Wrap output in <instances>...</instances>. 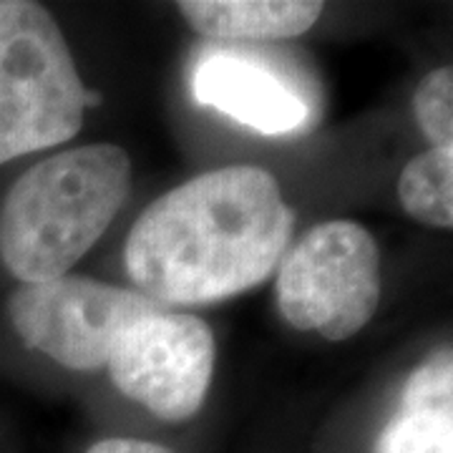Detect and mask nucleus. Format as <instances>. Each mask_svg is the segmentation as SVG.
<instances>
[{
	"instance_id": "nucleus-7",
	"label": "nucleus",
	"mask_w": 453,
	"mask_h": 453,
	"mask_svg": "<svg viewBox=\"0 0 453 453\" xmlns=\"http://www.w3.org/2000/svg\"><path fill=\"white\" fill-rule=\"evenodd\" d=\"M192 83L199 104L257 134H292L310 116L303 94L252 50H210L196 65Z\"/></svg>"
},
{
	"instance_id": "nucleus-2",
	"label": "nucleus",
	"mask_w": 453,
	"mask_h": 453,
	"mask_svg": "<svg viewBox=\"0 0 453 453\" xmlns=\"http://www.w3.org/2000/svg\"><path fill=\"white\" fill-rule=\"evenodd\" d=\"M131 189L121 146L58 151L18 179L0 207V259L20 285L68 270L104 237Z\"/></svg>"
},
{
	"instance_id": "nucleus-1",
	"label": "nucleus",
	"mask_w": 453,
	"mask_h": 453,
	"mask_svg": "<svg viewBox=\"0 0 453 453\" xmlns=\"http://www.w3.org/2000/svg\"><path fill=\"white\" fill-rule=\"evenodd\" d=\"M295 211L262 166H222L154 199L131 226L124 265L162 308L207 305L262 285L285 257Z\"/></svg>"
},
{
	"instance_id": "nucleus-11",
	"label": "nucleus",
	"mask_w": 453,
	"mask_h": 453,
	"mask_svg": "<svg viewBox=\"0 0 453 453\" xmlns=\"http://www.w3.org/2000/svg\"><path fill=\"white\" fill-rule=\"evenodd\" d=\"M413 113L431 149L453 146V71L449 65L423 76L413 94Z\"/></svg>"
},
{
	"instance_id": "nucleus-6",
	"label": "nucleus",
	"mask_w": 453,
	"mask_h": 453,
	"mask_svg": "<svg viewBox=\"0 0 453 453\" xmlns=\"http://www.w3.org/2000/svg\"><path fill=\"white\" fill-rule=\"evenodd\" d=\"M217 363V340L202 318L154 308L119 335L109 375L121 395L157 418L181 423L202 411Z\"/></svg>"
},
{
	"instance_id": "nucleus-8",
	"label": "nucleus",
	"mask_w": 453,
	"mask_h": 453,
	"mask_svg": "<svg viewBox=\"0 0 453 453\" xmlns=\"http://www.w3.org/2000/svg\"><path fill=\"white\" fill-rule=\"evenodd\" d=\"M372 453H453V356L438 350L408 375Z\"/></svg>"
},
{
	"instance_id": "nucleus-4",
	"label": "nucleus",
	"mask_w": 453,
	"mask_h": 453,
	"mask_svg": "<svg viewBox=\"0 0 453 453\" xmlns=\"http://www.w3.org/2000/svg\"><path fill=\"white\" fill-rule=\"evenodd\" d=\"M277 305L295 330L353 338L378 310L380 250L365 226L333 219L308 229L277 265Z\"/></svg>"
},
{
	"instance_id": "nucleus-5",
	"label": "nucleus",
	"mask_w": 453,
	"mask_h": 453,
	"mask_svg": "<svg viewBox=\"0 0 453 453\" xmlns=\"http://www.w3.org/2000/svg\"><path fill=\"white\" fill-rule=\"evenodd\" d=\"M154 308L142 292L116 288L94 277L64 275L18 285L8 318L18 338L68 371L106 368L119 335Z\"/></svg>"
},
{
	"instance_id": "nucleus-9",
	"label": "nucleus",
	"mask_w": 453,
	"mask_h": 453,
	"mask_svg": "<svg viewBox=\"0 0 453 453\" xmlns=\"http://www.w3.org/2000/svg\"><path fill=\"white\" fill-rule=\"evenodd\" d=\"M181 18L217 41H282L310 31L323 16L318 0H181Z\"/></svg>"
},
{
	"instance_id": "nucleus-10",
	"label": "nucleus",
	"mask_w": 453,
	"mask_h": 453,
	"mask_svg": "<svg viewBox=\"0 0 453 453\" xmlns=\"http://www.w3.org/2000/svg\"><path fill=\"white\" fill-rule=\"evenodd\" d=\"M398 199L408 217L438 229L453 226V146L428 149L405 164Z\"/></svg>"
},
{
	"instance_id": "nucleus-3",
	"label": "nucleus",
	"mask_w": 453,
	"mask_h": 453,
	"mask_svg": "<svg viewBox=\"0 0 453 453\" xmlns=\"http://www.w3.org/2000/svg\"><path fill=\"white\" fill-rule=\"evenodd\" d=\"M91 98L49 11L0 0V164L73 139Z\"/></svg>"
},
{
	"instance_id": "nucleus-12",
	"label": "nucleus",
	"mask_w": 453,
	"mask_h": 453,
	"mask_svg": "<svg viewBox=\"0 0 453 453\" xmlns=\"http://www.w3.org/2000/svg\"><path fill=\"white\" fill-rule=\"evenodd\" d=\"M86 453H174L151 441H139V438H104L94 443Z\"/></svg>"
}]
</instances>
